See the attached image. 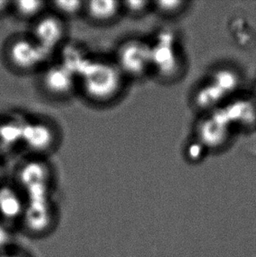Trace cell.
Masks as SVG:
<instances>
[{
    "label": "cell",
    "mask_w": 256,
    "mask_h": 257,
    "mask_svg": "<svg viewBox=\"0 0 256 257\" xmlns=\"http://www.w3.org/2000/svg\"><path fill=\"white\" fill-rule=\"evenodd\" d=\"M124 77L116 63L91 59L78 77L83 93L90 100L107 103L121 92Z\"/></svg>",
    "instance_id": "cell-1"
},
{
    "label": "cell",
    "mask_w": 256,
    "mask_h": 257,
    "mask_svg": "<svg viewBox=\"0 0 256 257\" xmlns=\"http://www.w3.org/2000/svg\"><path fill=\"white\" fill-rule=\"evenodd\" d=\"M115 63L124 76L143 77L152 70L151 45L138 39L126 41L118 48Z\"/></svg>",
    "instance_id": "cell-2"
},
{
    "label": "cell",
    "mask_w": 256,
    "mask_h": 257,
    "mask_svg": "<svg viewBox=\"0 0 256 257\" xmlns=\"http://www.w3.org/2000/svg\"><path fill=\"white\" fill-rule=\"evenodd\" d=\"M49 55L34 39H18L8 49V57L13 66L23 71L38 68Z\"/></svg>",
    "instance_id": "cell-3"
},
{
    "label": "cell",
    "mask_w": 256,
    "mask_h": 257,
    "mask_svg": "<svg viewBox=\"0 0 256 257\" xmlns=\"http://www.w3.org/2000/svg\"><path fill=\"white\" fill-rule=\"evenodd\" d=\"M49 170L45 164L33 162L20 172V182L24 188L27 200L49 198Z\"/></svg>",
    "instance_id": "cell-4"
},
{
    "label": "cell",
    "mask_w": 256,
    "mask_h": 257,
    "mask_svg": "<svg viewBox=\"0 0 256 257\" xmlns=\"http://www.w3.org/2000/svg\"><path fill=\"white\" fill-rule=\"evenodd\" d=\"M76 77L62 63L49 67L42 74V84L49 96L58 98L68 97L76 86Z\"/></svg>",
    "instance_id": "cell-5"
},
{
    "label": "cell",
    "mask_w": 256,
    "mask_h": 257,
    "mask_svg": "<svg viewBox=\"0 0 256 257\" xmlns=\"http://www.w3.org/2000/svg\"><path fill=\"white\" fill-rule=\"evenodd\" d=\"M54 212L49 198L27 200V206L21 222L32 233H46L53 226Z\"/></svg>",
    "instance_id": "cell-6"
},
{
    "label": "cell",
    "mask_w": 256,
    "mask_h": 257,
    "mask_svg": "<svg viewBox=\"0 0 256 257\" xmlns=\"http://www.w3.org/2000/svg\"><path fill=\"white\" fill-rule=\"evenodd\" d=\"M33 34L35 42L50 54L63 41L65 27L58 16L48 15L37 21Z\"/></svg>",
    "instance_id": "cell-7"
},
{
    "label": "cell",
    "mask_w": 256,
    "mask_h": 257,
    "mask_svg": "<svg viewBox=\"0 0 256 257\" xmlns=\"http://www.w3.org/2000/svg\"><path fill=\"white\" fill-rule=\"evenodd\" d=\"M231 126L214 111L210 117L204 118L197 127L198 141L204 147L217 149L227 141Z\"/></svg>",
    "instance_id": "cell-8"
},
{
    "label": "cell",
    "mask_w": 256,
    "mask_h": 257,
    "mask_svg": "<svg viewBox=\"0 0 256 257\" xmlns=\"http://www.w3.org/2000/svg\"><path fill=\"white\" fill-rule=\"evenodd\" d=\"M151 49L152 70L165 76L175 71L177 66V54L170 35H162L157 42L151 45Z\"/></svg>",
    "instance_id": "cell-9"
},
{
    "label": "cell",
    "mask_w": 256,
    "mask_h": 257,
    "mask_svg": "<svg viewBox=\"0 0 256 257\" xmlns=\"http://www.w3.org/2000/svg\"><path fill=\"white\" fill-rule=\"evenodd\" d=\"M27 206V200L19 190L10 185H0V221H21Z\"/></svg>",
    "instance_id": "cell-10"
},
{
    "label": "cell",
    "mask_w": 256,
    "mask_h": 257,
    "mask_svg": "<svg viewBox=\"0 0 256 257\" xmlns=\"http://www.w3.org/2000/svg\"><path fill=\"white\" fill-rule=\"evenodd\" d=\"M22 141L34 151L44 152L51 149L55 143V133L43 122L25 124Z\"/></svg>",
    "instance_id": "cell-11"
},
{
    "label": "cell",
    "mask_w": 256,
    "mask_h": 257,
    "mask_svg": "<svg viewBox=\"0 0 256 257\" xmlns=\"http://www.w3.org/2000/svg\"><path fill=\"white\" fill-rule=\"evenodd\" d=\"M229 125H252L256 121V103L247 99L236 100L225 107L219 108Z\"/></svg>",
    "instance_id": "cell-12"
},
{
    "label": "cell",
    "mask_w": 256,
    "mask_h": 257,
    "mask_svg": "<svg viewBox=\"0 0 256 257\" xmlns=\"http://www.w3.org/2000/svg\"><path fill=\"white\" fill-rule=\"evenodd\" d=\"M121 8V2L114 0H93L84 2L83 10L90 20L100 23H107L116 19Z\"/></svg>",
    "instance_id": "cell-13"
},
{
    "label": "cell",
    "mask_w": 256,
    "mask_h": 257,
    "mask_svg": "<svg viewBox=\"0 0 256 257\" xmlns=\"http://www.w3.org/2000/svg\"><path fill=\"white\" fill-rule=\"evenodd\" d=\"M90 61L91 59L81 47L70 44L66 46L63 49V59L60 63L68 68L78 77Z\"/></svg>",
    "instance_id": "cell-14"
},
{
    "label": "cell",
    "mask_w": 256,
    "mask_h": 257,
    "mask_svg": "<svg viewBox=\"0 0 256 257\" xmlns=\"http://www.w3.org/2000/svg\"><path fill=\"white\" fill-rule=\"evenodd\" d=\"M210 82L218 87L225 96H228L239 86V77L235 71L229 69H220L215 71Z\"/></svg>",
    "instance_id": "cell-15"
},
{
    "label": "cell",
    "mask_w": 256,
    "mask_h": 257,
    "mask_svg": "<svg viewBox=\"0 0 256 257\" xmlns=\"http://www.w3.org/2000/svg\"><path fill=\"white\" fill-rule=\"evenodd\" d=\"M226 97L218 87L211 82H209L200 90H197L196 95V103L199 107L208 108L217 106Z\"/></svg>",
    "instance_id": "cell-16"
},
{
    "label": "cell",
    "mask_w": 256,
    "mask_h": 257,
    "mask_svg": "<svg viewBox=\"0 0 256 257\" xmlns=\"http://www.w3.org/2000/svg\"><path fill=\"white\" fill-rule=\"evenodd\" d=\"M15 13L23 19H33L41 15L46 7L45 2L35 0H20L13 3Z\"/></svg>",
    "instance_id": "cell-17"
},
{
    "label": "cell",
    "mask_w": 256,
    "mask_h": 257,
    "mask_svg": "<svg viewBox=\"0 0 256 257\" xmlns=\"http://www.w3.org/2000/svg\"><path fill=\"white\" fill-rule=\"evenodd\" d=\"M25 124L20 122L10 121L0 125V142L14 144L19 140H22Z\"/></svg>",
    "instance_id": "cell-18"
},
{
    "label": "cell",
    "mask_w": 256,
    "mask_h": 257,
    "mask_svg": "<svg viewBox=\"0 0 256 257\" xmlns=\"http://www.w3.org/2000/svg\"><path fill=\"white\" fill-rule=\"evenodd\" d=\"M52 5L60 14L66 16H75L84 8V2L76 0L56 1L53 2Z\"/></svg>",
    "instance_id": "cell-19"
},
{
    "label": "cell",
    "mask_w": 256,
    "mask_h": 257,
    "mask_svg": "<svg viewBox=\"0 0 256 257\" xmlns=\"http://www.w3.org/2000/svg\"><path fill=\"white\" fill-rule=\"evenodd\" d=\"M186 4L184 1H157L154 5L161 14L171 16L181 13L185 8Z\"/></svg>",
    "instance_id": "cell-20"
},
{
    "label": "cell",
    "mask_w": 256,
    "mask_h": 257,
    "mask_svg": "<svg viewBox=\"0 0 256 257\" xmlns=\"http://www.w3.org/2000/svg\"><path fill=\"white\" fill-rule=\"evenodd\" d=\"M13 240L14 235L8 224L0 221V254L13 249Z\"/></svg>",
    "instance_id": "cell-21"
},
{
    "label": "cell",
    "mask_w": 256,
    "mask_h": 257,
    "mask_svg": "<svg viewBox=\"0 0 256 257\" xmlns=\"http://www.w3.org/2000/svg\"><path fill=\"white\" fill-rule=\"evenodd\" d=\"M122 6H124V8L127 11L128 13L132 14H142L145 13L146 11L149 8V6L151 5V2L149 1H125L123 2Z\"/></svg>",
    "instance_id": "cell-22"
},
{
    "label": "cell",
    "mask_w": 256,
    "mask_h": 257,
    "mask_svg": "<svg viewBox=\"0 0 256 257\" xmlns=\"http://www.w3.org/2000/svg\"><path fill=\"white\" fill-rule=\"evenodd\" d=\"M4 257H29L25 254V253H21L17 250H14V249H11L8 251L7 253H4Z\"/></svg>",
    "instance_id": "cell-23"
},
{
    "label": "cell",
    "mask_w": 256,
    "mask_h": 257,
    "mask_svg": "<svg viewBox=\"0 0 256 257\" xmlns=\"http://www.w3.org/2000/svg\"><path fill=\"white\" fill-rule=\"evenodd\" d=\"M12 5H13V3L10 2V1L0 0V15L4 14V13H6V12L9 9V7H10V6H12Z\"/></svg>",
    "instance_id": "cell-24"
},
{
    "label": "cell",
    "mask_w": 256,
    "mask_h": 257,
    "mask_svg": "<svg viewBox=\"0 0 256 257\" xmlns=\"http://www.w3.org/2000/svg\"><path fill=\"white\" fill-rule=\"evenodd\" d=\"M1 175H2V171H1V168H0V178H1Z\"/></svg>",
    "instance_id": "cell-25"
},
{
    "label": "cell",
    "mask_w": 256,
    "mask_h": 257,
    "mask_svg": "<svg viewBox=\"0 0 256 257\" xmlns=\"http://www.w3.org/2000/svg\"><path fill=\"white\" fill-rule=\"evenodd\" d=\"M255 103H256V95H255Z\"/></svg>",
    "instance_id": "cell-26"
}]
</instances>
